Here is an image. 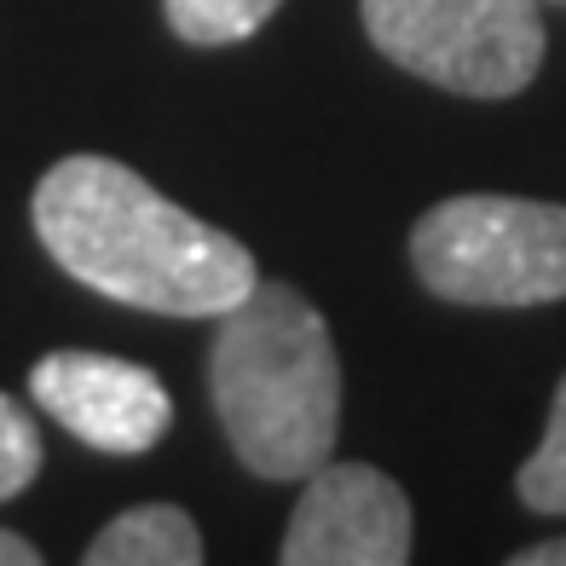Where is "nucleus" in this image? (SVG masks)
Instances as JSON below:
<instances>
[{"mask_svg": "<svg viewBox=\"0 0 566 566\" xmlns=\"http://www.w3.org/2000/svg\"><path fill=\"white\" fill-rule=\"evenodd\" d=\"M35 238L87 290L163 318H220L254 283V254L231 231L168 202L111 157H64L35 186Z\"/></svg>", "mask_w": 566, "mask_h": 566, "instance_id": "f257e3e1", "label": "nucleus"}, {"mask_svg": "<svg viewBox=\"0 0 566 566\" xmlns=\"http://www.w3.org/2000/svg\"><path fill=\"white\" fill-rule=\"evenodd\" d=\"M214 417L261 480H306L342 433V358L329 324L290 283H254L209 347Z\"/></svg>", "mask_w": 566, "mask_h": 566, "instance_id": "f03ea898", "label": "nucleus"}, {"mask_svg": "<svg viewBox=\"0 0 566 566\" xmlns=\"http://www.w3.org/2000/svg\"><path fill=\"white\" fill-rule=\"evenodd\" d=\"M422 290L451 306L566 301V209L532 197H451L410 231Z\"/></svg>", "mask_w": 566, "mask_h": 566, "instance_id": "7ed1b4c3", "label": "nucleus"}, {"mask_svg": "<svg viewBox=\"0 0 566 566\" xmlns=\"http://www.w3.org/2000/svg\"><path fill=\"white\" fill-rule=\"evenodd\" d=\"M376 53L462 98H514L544 70L537 0H358Z\"/></svg>", "mask_w": 566, "mask_h": 566, "instance_id": "20e7f679", "label": "nucleus"}, {"mask_svg": "<svg viewBox=\"0 0 566 566\" xmlns=\"http://www.w3.org/2000/svg\"><path fill=\"white\" fill-rule=\"evenodd\" d=\"M283 566H405L410 497L370 462H318L283 526Z\"/></svg>", "mask_w": 566, "mask_h": 566, "instance_id": "39448f33", "label": "nucleus"}, {"mask_svg": "<svg viewBox=\"0 0 566 566\" xmlns=\"http://www.w3.org/2000/svg\"><path fill=\"white\" fill-rule=\"evenodd\" d=\"M30 399L93 451L139 457L168 433L174 399L134 358L111 353H46L30 370Z\"/></svg>", "mask_w": 566, "mask_h": 566, "instance_id": "423d86ee", "label": "nucleus"}, {"mask_svg": "<svg viewBox=\"0 0 566 566\" xmlns=\"http://www.w3.org/2000/svg\"><path fill=\"white\" fill-rule=\"evenodd\" d=\"M87 566H197L202 560V532L186 509L174 503H139L116 514L111 526L93 532L82 549Z\"/></svg>", "mask_w": 566, "mask_h": 566, "instance_id": "0eeeda50", "label": "nucleus"}, {"mask_svg": "<svg viewBox=\"0 0 566 566\" xmlns=\"http://www.w3.org/2000/svg\"><path fill=\"white\" fill-rule=\"evenodd\" d=\"M283 0H163L168 30L191 46H231L249 41Z\"/></svg>", "mask_w": 566, "mask_h": 566, "instance_id": "6e6552de", "label": "nucleus"}, {"mask_svg": "<svg viewBox=\"0 0 566 566\" xmlns=\"http://www.w3.org/2000/svg\"><path fill=\"white\" fill-rule=\"evenodd\" d=\"M514 492L532 514H566V376L555 388V405H549V428L537 451L521 462V474H514Z\"/></svg>", "mask_w": 566, "mask_h": 566, "instance_id": "1a4fd4ad", "label": "nucleus"}, {"mask_svg": "<svg viewBox=\"0 0 566 566\" xmlns=\"http://www.w3.org/2000/svg\"><path fill=\"white\" fill-rule=\"evenodd\" d=\"M35 474H41V433H35V417H30L18 399L0 394V503L18 497Z\"/></svg>", "mask_w": 566, "mask_h": 566, "instance_id": "9d476101", "label": "nucleus"}, {"mask_svg": "<svg viewBox=\"0 0 566 566\" xmlns=\"http://www.w3.org/2000/svg\"><path fill=\"white\" fill-rule=\"evenodd\" d=\"M0 566H41V549L18 532H0Z\"/></svg>", "mask_w": 566, "mask_h": 566, "instance_id": "9b49d317", "label": "nucleus"}, {"mask_svg": "<svg viewBox=\"0 0 566 566\" xmlns=\"http://www.w3.org/2000/svg\"><path fill=\"white\" fill-rule=\"evenodd\" d=\"M514 566H566V537H549V544H532L514 555Z\"/></svg>", "mask_w": 566, "mask_h": 566, "instance_id": "f8f14e48", "label": "nucleus"}]
</instances>
